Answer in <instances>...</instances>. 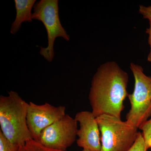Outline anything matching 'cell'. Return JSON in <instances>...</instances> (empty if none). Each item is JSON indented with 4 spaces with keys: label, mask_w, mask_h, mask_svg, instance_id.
Wrapping results in <instances>:
<instances>
[{
    "label": "cell",
    "mask_w": 151,
    "mask_h": 151,
    "mask_svg": "<svg viewBox=\"0 0 151 151\" xmlns=\"http://www.w3.org/2000/svg\"><path fill=\"white\" fill-rule=\"evenodd\" d=\"M129 75L115 61L105 62L92 78L89 92L92 112L96 118L104 114L121 119L124 100L128 97Z\"/></svg>",
    "instance_id": "1"
},
{
    "label": "cell",
    "mask_w": 151,
    "mask_h": 151,
    "mask_svg": "<svg viewBox=\"0 0 151 151\" xmlns=\"http://www.w3.org/2000/svg\"><path fill=\"white\" fill-rule=\"evenodd\" d=\"M28 103L17 92L11 91L0 96V126L3 134L19 146L32 139L27 123Z\"/></svg>",
    "instance_id": "2"
},
{
    "label": "cell",
    "mask_w": 151,
    "mask_h": 151,
    "mask_svg": "<svg viewBox=\"0 0 151 151\" xmlns=\"http://www.w3.org/2000/svg\"><path fill=\"white\" fill-rule=\"evenodd\" d=\"M101 133V151H128L137 138L138 128L110 115L96 118Z\"/></svg>",
    "instance_id": "3"
},
{
    "label": "cell",
    "mask_w": 151,
    "mask_h": 151,
    "mask_svg": "<svg viewBox=\"0 0 151 151\" xmlns=\"http://www.w3.org/2000/svg\"><path fill=\"white\" fill-rule=\"evenodd\" d=\"M130 68L134 78V88L128 95L131 108L126 121L139 129L151 117V77L145 74L141 65L131 63Z\"/></svg>",
    "instance_id": "4"
},
{
    "label": "cell",
    "mask_w": 151,
    "mask_h": 151,
    "mask_svg": "<svg viewBox=\"0 0 151 151\" xmlns=\"http://www.w3.org/2000/svg\"><path fill=\"white\" fill-rule=\"evenodd\" d=\"M32 19L41 21L45 27L47 34L48 45L45 47H40V53L49 62L54 56V44L57 37L70 40L69 35L60 22L59 15L58 1L41 0L34 6Z\"/></svg>",
    "instance_id": "5"
},
{
    "label": "cell",
    "mask_w": 151,
    "mask_h": 151,
    "mask_svg": "<svg viewBox=\"0 0 151 151\" xmlns=\"http://www.w3.org/2000/svg\"><path fill=\"white\" fill-rule=\"evenodd\" d=\"M77 123L75 119L66 114L43 130L38 142L50 148L66 151L75 142Z\"/></svg>",
    "instance_id": "6"
},
{
    "label": "cell",
    "mask_w": 151,
    "mask_h": 151,
    "mask_svg": "<svg viewBox=\"0 0 151 151\" xmlns=\"http://www.w3.org/2000/svg\"><path fill=\"white\" fill-rule=\"evenodd\" d=\"M65 106H54L47 103L42 105L28 103L27 123L33 139L38 142L43 130L65 116Z\"/></svg>",
    "instance_id": "7"
},
{
    "label": "cell",
    "mask_w": 151,
    "mask_h": 151,
    "mask_svg": "<svg viewBox=\"0 0 151 151\" xmlns=\"http://www.w3.org/2000/svg\"><path fill=\"white\" fill-rule=\"evenodd\" d=\"M75 120L79 124L77 132L78 147L92 151H101L100 129L96 117L92 112L82 111L76 115Z\"/></svg>",
    "instance_id": "8"
},
{
    "label": "cell",
    "mask_w": 151,
    "mask_h": 151,
    "mask_svg": "<svg viewBox=\"0 0 151 151\" xmlns=\"http://www.w3.org/2000/svg\"><path fill=\"white\" fill-rule=\"evenodd\" d=\"M16 16L11 26L10 32L15 35L19 31L22 24L32 22V10L36 3L35 0H15Z\"/></svg>",
    "instance_id": "9"
},
{
    "label": "cell",
    "mask_w": 151,
    "mask_h": 151,
    "mask_svg": "<svg viewBox=\"0 0 151 151\" xmlns=\"http://www.w3.org/2000/svg\"><path fill=\"white\" fill-rule=\"evenodd\" d=\"M18 151H67L59 150L47 147L37 141L31 139L19 147Z\"/></svg>",
    "instance_id": "10"
},
{
    "label": "cell",
    "mask_w": 151,
    "mask_h": 151,
    "mask_svg": "<svg viewBox=\"0 0 151 151\" xmlns=\"http://www.w3.org/2000/svg\"><path fill=\"white\" fill-rule=\"evenodd\" d=\"M139 129L142 131V134L145 139L147 149L148 150L151 148V117Z\"/></svg>",
    "instance_id": "11"
},
{
    "label": "cell",
    "mask_w": 151,
    "mask_h": 151,
    "mask_svg": "<svg viewBox=\"0 0 151 151\" xmlns=\"http://www.w3.org/2000/svg\"><path fill=\"white\" fill-rule=\"evenodd\" d=\"M19 147L10 142L0 131V151H18Z\"/></svg>",
    "instance_id": "12"
},
{
    "label": "cell",
    "mask_w": 151,
    "mask_h": 151,
    "mask_svg": "<svg viewBox=\"0 0 151 151\" xmlns=\"http://www.w3.org/2000/svg\"><path fill=\"white\" fill-rule=\"evenodd\" d=\"M147 150L142 134L141 132H139L136 142L128 151H147Z\"/></svg>",
    "instance_id": "13"
},
{
    "label": "cell",
    "mask_w": 151,
    "mask_h": 151,
    "mask_svg": "<svg viewBox=\"0 0 151 151\" xmlns=\"http://www.w3.org/2000/svg\"><path fill=\"white\" fill-rule=\"evenodd\" d=\"M139 12L144 19H147L149 20V22H151V5L148 6L140 5Z\"/></svg>",
    "instance_id": "14"
},
{
    "label": "cell",
    "mask_w": 151,
    "mask_h": 151,
    "mask_svg": "<svg viewBox=\"0 0 151 151\" xmlns=\"http://www.w3.org/2000/svg\"><path fill=\"white\" fill-rule=\"evenodd\" d=\"M146 32L149 35L148 43L150 47V50L148 55L147 60L149 62L151 63V22H149V27L146 29Z\"/></svg>",
    "instance_id": "15"
},
{
    "label": "cell",
    "mask_w": 151,
    "mask_h": 151,
    "mask_svg": "<svg viewBox=\"0 0 151 151\" xmlns=\"http://www.w3.org/2000/svg\"><path fill=\"white\" fill-rule=\"evenodd\" d=\"M81 151H92L90 150H86V149H83V150H82Z\"/></svg>",
    "instance_id": "16"
}]
</instances>
